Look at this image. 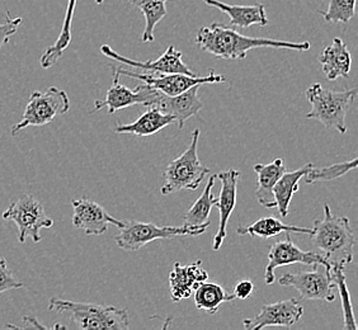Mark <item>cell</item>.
I'll return each mask as SVG.
<instances>
[{
	"instance_id": "33",
	"label": "cell",
	"mask_w": 358,
	"mask_h": 330,
	"mask_svg": "<svg viewBox=\"0 0 358 330\" xmlns=\"http://www.w3.org/2000/svg\"><path fill=\"white\" fill-rule=\"evenodd\" d=\"M22 24V18H9V12L4 23H0V50L6 46L10 37L18 31V27Z\"/></svg>"
},
{
	"instance_id": "12",
	"label": "cell",
	"mask_w": 358,
	"mask_h": 330,
	"mask_svg": "<svg viewBox=\"0 0 358 330\" xmlns=\"http://www.w3.org/2000/svg\"><path fill=\"white\" fill-rule=\"evenodd\" d=\"M268 263L264 271V281L267 285H272L275 281V271L285 266L291 264H323L325 267H331V264L324 258L323 254H319L317 252H305L303 249L294 244L291 239V235L287 233V239L282 241H277L269 249Z\"/></svg>"
},
{
	"instance_id": "16",
	"label": "cell",
	"mask_w": 358,
	"mask_h": 330,
	"mask_svg": "<svg viewBox=\"0 0 358 330\" xmlns=\"http://www.w3.org/2000/svg\"><path fill=\"white\" fill-rule=\"evenodd\" d=\"M241 173L236 169H227L220 172L216 178L221 182L220 196L217 199V208L220 213L219 220V229L215 234L213 249L217 252L220 249L222 243L227 239V222L234 211L235 203H236V189H238V180L241 178Z\"/></svg>"
},
{
	"instance_id": "29",
	"label": "cell",
	"mask_w": 358,
	"mask_h": 330,
	"mask_svg": "<svg viewBox=\"0 0 358 330\" xmlns=\"http://www.w3.org/2000/svg\"><path fill=\"white\" fill-rule=\"evenodd\" d=\"M331 283L337 287L338 294L342 300V310H343V320H345V330H357L356 317L353 314V306L351 303V295L348 291L347 281H345V268L342 267H331Z\"/></svg>"
},
{
	"instance_id": "35",
	"label": "cell",
	"mask_w": 358,
	"mask_h": 330,
	"mask_svg": "<svg viewBox=\"0 0 358 330\" xmlns=\"http://www.w3.org/2000/svg\"><path fill=\"white\" fill-rule=\"evenodd\" d=\"M23 320H24L26 323H28V325H29V327H31V325H35V327H37V328H45L43 325H41V324L37 323V322H36L37 319H35V317H23Z\"/></svg>"
},
{
	"instance_id": "6",
	"label": "cell",
	"mask_w": 358,
	"mask_h": 330,
	"mask_svg": "<svg viewBox=\"0 0 358 330\" xmlns=\"http://www.w3.org/2000/svg\"><path fill=\"white\" fill-rule=\"evenodd\" d=\"M211 222H206L199 227H158L152 222L141 221H124V225L120 227V233L115 238L118 248L127 252H136L148 245L152 241L159 239H172L176 236H200L210 227Z\"/></svg>"
},
{
	"instance_id": "3",
	"label": "cell",
	"mask_w": 358,
	"mask_h": 330,
	"mask_svg": "<svg viewBox=\"0 0 358 330\" xmlns=\"http://www.w3.org/2000/svg\"><path fill=\"white\" fill-rule=\"evenodd\" d=\"M48 310L69 314L78 328L83 330H127L130 317L126 309L92 303H76L51 297Z\"/></svg>"
},
{
	"instance_id": "19",
	"label": "cell",
	"mask_w": 358,
	"mask_h": 330,
	"mask_svg": "<svg viewBox=\"0 0 358 330\" xmlns=\"http://www.w3.org/2000/svg\"><path fill=\"white\" fill-rule=\"evenodd\" d=\"M206 3L208 7L217 8L222 13L227 14L230 18V27L248 28L250 26L264 27L268 24V18L266 14V8L261 3L255 6H233L222 3L220 0H201Z\"/></svg>"
},
{
	"instance_id": "30",
	"label": "cell",
	"mask_w": 358,
	"mask_h": 330,
	"mask_svg": "<svg viewBox=\"0 0 358 330\" xmlns=\"http://www.w3.org/2000/svg\"><path fill=\"white\" fill-rule=\"evenodd\" d=\"M357 168V159H352L343 163L331 164L329 166H311L309 172L303 175L306 185H311L315 182H329L334 179L343 177L347 173L355 171Z\"/></svg>"
},
{
	"instance_id": "8",
	"label": "cell",
	"mask_w": 358,
	"mask_h": 330,
	"mask_svg": "<svg viewBox=\"0 0 358 330\" xmlns=\"http://www.w3.org/2000/svg\"><path fill=\"white\" fill-rule=\"evenodd\" d=\"M3 219L13 221L17 225L20 243H24L28 238L34 243H40L42 229L54 225V220L46 213L41 202L29 193H23L12 202L3 213Z\"/></svg>"
},
{
	"instance_id": "17",
	"label": "cell",
	"mask_w": 358,
	"mask_h": 330,
	"mask_svg": "<svg viewBox=\"0 0 358 330\" xmlns=\"http://www.w3.org/2000/svg\"><path fill=\"white\" fill-rule=\"evenodd\" d=\"M200 88L201 85H194L177 96H166L160 93L154 107L163 113L171 115L176 124H178V129H183L186 121L199 115V112L203 108V102L199 96Z\"/></svg>"
},
{
	"instance_id": "5",
	"label": "cell",
	"mask_w": 358,
	"mask_h": 330,
	"mask_svg": "<svg viewBox=\"0 0 358 330\" xmlns=\"http://www.w3.org/2000/svg\"><path fill=\"white\" fill-rule=\"evenodd\" d=\"M200 134L199 129L193 130L188 149L166 166L163 173L164 186L160 188L163 196H169L179 191H196L210 173V169L202 164L199 158L197 146Z\"/></svg>"
},
{
	"instance_id": "22",
	"label": "cell",
	"mask_w": 358,
	"mask_h": 330,
	"mask_svg": "<svg viewBox=\"0 0 358 330\" xmlns=\"http://www.w3.org/2000/svg\"><path fill=\"white\" fill-rule=\"evenodd\" d=\"M174 122L176 121L171 115L163 113L155 107H149L136 121L127 124H117L113 127V131L116 134H130L138 138H149Z\"/></svg>"
},
{
	"instance_id": "4",
	"label": "cell",
	"mask_w": 358,
	"mask_h": 330,
	"mask_svg": "<svg viewBox=\"0 0 358 330\" xmlns=\"http://www.w3.org/2000/svg\"><path fill=\"white\" fill-rule=\"evenodd\" d=\"M358 90L325 89L322 84L314 82L306 89L305 94L311 104V110L306 113L308 120H317L324 124L325 129H334L339 134L345 135L347 132L345 117L348 110L357 96Z\"/></svg>"
},
{
	"instance_id": "25",
	"label": "cell",
	"mask_w": 358,
	"mask_h": 330,
	"mask_svg": "<svg viewBox=\"0 0 358 330\" xmlns=\"http://www.w3.org/2000/svg\"><path fill=\"white\" fill-rule=\"evenodd\" d=\"M193 292L196 308L210 315L216 314L222 303H233L235 300L233 294H229L227 289L217 283H200Z\"/></svg>"
},
{
	"instance_id": "2",
	"label": "cell",
	"mask_w": 358,
	"mask_h": 330,
	"mask_svg": "<svg viewBox=\"0 0 358 330\" xmlns=\"http://www.w3.org/2000/svg\"><path fill=\"white\" fill-rule=\"evenodd\" d=\"M310 236L314 247L323 253L331 267L345 268L353 261L356 238L350 219L333 215L328 203L324 205L323 219L314 221Z\"/></svg>"
},
{
	"instance_id": "34",
	"label": "cell",
	"mask_w": 358,
	"mask_h": 330,
	"mask_svg": "<svg viewBox=\"0 0 358 330\" xmlns=\"http://www.w3.org/2000/svg\"><path fill=\"white\" fill-rule=\"evenodd\" d=\"M253 291H255V283L252 282L250 280H243L241 282L235 285L233 295L238 300H247L253 294Z\"/></svg>"
},
{
	"instance_id": "28",
	"label": "cell",
	"mask_w": 358,
	"mask_h": 330,
	"mask_svg": "<svg viewBox=\"0 0 358 330\" xmlns=\"http://www.w3.org/2000/svg\"><path fill=\"white\" fill-rule=\"evenodd\" d=\"M129 1L134 7H138L144 14L145 29L141 36V41L145 43L154 41L155 27L166 15L168 0H129Z\"/></svg>"
},
{
	"instance_id": "15",
	"label": "cell",
	"mask_w": 358,
	"mask_h": 330,
	"mask_svg": "<svg viewBox=\"0 0 358 330\" xmlns=\"http://www.w3.org/2000/svg\"><path fill=\"white\" fill-rule=\"evenodd\" d=\"M101 52L106 57H110L112 60L118 62L120 64H124L127 66L143 69L145 71H150V73H157V74L182 73V74H187V76H196L192 70L189 69L182 60L183 54L178 50H176L174 46H169L166 48V52L157 60H149V62H138V60H131L126 56H121L115 50H112L108 45H102Z\"/></svg>"
},
{
	"instance_id": "21",
	"label": "cell",
	"mask_w": 358,
	"mask_h": 330,
	"mask_svg": "<svg viewBox=\"0 0 358 330\" xmlns=\"http://www.w3.org/2000/svg\"><path fill=\"white\" fill-rule=\"evenodd\" d=\"M287 171L283 159L277 158L269 164H255V172L257 173V189L255 196L261 206L268 210L275 208L273 197V187L277 180Z\"/></svg>"
},
{
	"instance_id": "1",
	"label": "cell",
	"mask_w": 358,
	"mask_h": 330,
	"mask_svg": "<svg viewBox=\"0 0 358 330\" xmlns=\"http://www.w3.org/2000/svg\"><path fill=\"white\" fill-rule=\"evenodd\" d=\"M197 46L215 56L225 60H243L247 52L255 48H285L295 51H309L310 42H289L272 40V38H253L241 35L236 28L213 23L201 27L196 34Z\"/></svg>"
},
{
	"instance_id": "14",
	"label": "cell",
	"mask_w": 358,
	"mask_h": 330,
	"mask_svg": "<svg viewBox=\"0 0 358 330\" xmlns=\"http://www.w3.org/2000/svg\"><path fill=\"white\" fill-rule=\"evenodd\" d=\"M71 206L74 210L73 225L76 229L84 230V233L90 236L103 235L107 233L110 225H115L118 229L124 225V221L115 219L103 206L98 205L94 201L88 199L71 200Z\"/></svg>"
},
{
	"instance_id": "31",
	"label": "cell",
	"mask_w": 358,
	"mask_h": 330,
	"mask_svg": "<svg viewBox=\"0 0 358 330\" xmlns=\"http://www.w3.org/2000/svg\"><path fill=\"white\" fill-rule=\"evenodd\" d=\"M356 0H331L327 10H319L329 23H348L355 15Z\"/></svg>"
},
{
	"instance_id": "36",
	"label": "cell",
	"mask_w": 358,
	"mask_h": 330,
	"mask_svg": "<svg viewBox=\"0 0 358 330\" xmlns=\"http://www.w3.org/2000/svg\"><path fill=\"white\" fill-rule=\"evenodd\" d=\"M103 3V0H96V6H101Z\"/></svg>"
},
{
	"instance_id": "13",
	"label": "cell",
	"mask_w": 358,
	"mask_h": 330,
	"mask_svg": "<svg viewBox=\"0 0 358 330\" xmlns=\"http://www.w3.org/2000/svg\"><path fill=\"white\" fill-rule=\"evenodd\" d=\"M303 315V308L296 299L283 300L278 303L263 305L261 311L255 317L243 322L244 329L259 330L267 327H285L291 328Z\"/></svg>"
},
{
	"instance_id": "18",
	"label": "cell",
	"mask_w": 358,
	"mask_h": 330,
	"mask_svg": "<svg viewBox=\"0 0 358 330\" xmlns=\"http://www.w3.org/2000/svg\"><path fill=\"white\" fill-rule=\"evenodd\" d=\"M201 261L187 266H182L179 261L174 263L173 271L169 275L171 296L174 303L187 300L200 283L206 282L208 280V273L206 269L201 267Z\"/></svg>"
},
{
	"instance_id": "26",
	"label": "cell",
	"mask_w": 358,
	"mask_h": 330,
	"mask_svg": "<svg viewBox=\"0 0 358 330\" xmlns=\"http://www.w3.org/2000/svg\"><path fill=\"white\" fill-rule=\"evenodd\" d=\"M76 1L78 0H68V7L62 22L60 35L57 37L55 43L51 48H48L40 59L42 69H50L51 66H54L56 62L60 60L64 51L69 48L71 43V24H73V17L76 12Z\"/></svg>"
},
{
	"instance_id": "20",
	"label": "cell",
	"mask_w": 358,
	"mask_h": 330,
	"mask_svg": "<svg viewBox=\"0 0 358 330\" xmlns=\"http://www.w3.org/2000/svg\"><path fill=\"white\" fill-rule=\"evenodd\" d=\"M319 62L328 80L333 82L338 78H347L351 71V52L345 41L336 37L329 46L324 48Z\"/></svg>"
},
{
	"instance_id": "24",
	"label": "cell",
	"mask_w": 358,
	"mask_h": 330,
	"mask_svg": "<svg viewBox=\"0 0 358 330\" xmlns=\"http://www.w3.org/2000/svg\"><path fill=\"white\" fill-rule=\"evenodd\" d=\"M313 164L308 163L301 168H299L294 172L283 173L280 179L277 180L275 187H273V197L275 201V208L281 217H287L289 216V208L291 201L294 199L295 193L299 191V183L303 178V175L309 172Z\"/></svg>"
},
{
	"instance_id": "9",
	"label": "cell",
	"mask_w": 358,
	"mask_h": 330,
	"mask_svg": "<svg viewBox=\"0 0 358 330\" xmlns=\"http://www.w3.org/2000/svg\"><path fill=\"white\" fill-rule=\"evenodd\" d=\"M331 267L323 264H313L311 271H300L296 273H285L278 278V283L285 287H294L300 294L301 300H322L333 303L336 295L333 292L331 277Z\"/></svg>"
},
{
	"instance_id": "23",
	"label": "cell",
	"mask_w": 358,
	"mask_h": 330,
	"mask_svg": "<svg viewBox=\"0 0 358 330\" xmlns=\"http://www.w3.org/2000/svg\"><path fill=\"white\" fill-rule=\"evenodd\" d=\"M282 233H297V234H313V229L310 227H299L295 225H287L283 224L282 221L277 219L275 216L262 217L255 221L249 227L239 225L236 227V234L241 236H252V238H259V239H271L277 235Z\"/></svg>"
},
{
	"instance_id": "27",
	"label": "cell",
	"mask_w": 358,
	"mask_h": 330,
	"mask_svg": "<svg viewBox=\"0 0 358 330\" xmlns=\"http://www.w3.org/2000/svg\"><path fill=\"white\" fill-rule=\"evenodd\" d=\"M216 175H213L208 178L206 187L203 192L201 194L197 201L193 203L191 208L185 213L183 216V224L189 225V227H199L203 225L208 221V216L213 210V207L217 206V199L215 197L213 193V188L215 186Z\"/></svg>"
},
{
	"instance_id": "7",
	"label": "cell",
	"mask_w": 358,
	"mask_h": 330,
	"mask_svg": "<svg viewBox=\"0 0 358 330\" xmlns=\"http://www.w3.org/2000/svg\"><path fill=\"white\" fill-rule=\"evenodd\" d=\"M70 110V99L65 90L50 87L46 92H34L28 99L23 118L10 129L15 136L27 127H38L51 124L56 117L66 115Z\"/></svg>"
},
{
	"instance_id": "32",
	"label": "cell",
	"mask_w": 358,
	"mask_h": 330,
	"mask_svg": "<svg viewBox=\"0 0 358 330\" xmlns=\"http://www.w3.org/2000/svg\"><path fill=\"white\" fill-rule=\"evenodd\" d=\"M24 283L20 281L13 271L8 267L7 259L0 258V294L7 292L9 289H21Z\"/></svg>"
},
{
	"instance_id": "11",
	"label": "cell",
	"mask_w": 358,
	"mask_h": 330,
	"mask_svg": "<svg viewBox=\"0 0 358 330\" xmlns=\"http://www.w3.org/2000/svg\"><path fill=\"white\" fill-rule=\"evenodd\" d=\"M116 68V66H115ZM120 76H129L132 79H138L140 82L150 85L154 89L159 90L166 96H177L183 92L192 88L194 85H205V84H214V82H227L225 76H217L214 70L210 71L207 76H187L182 73H172V74H138L132 73L129 70L116 68Z\"/></svg>"
},
{
	"instance_id": "10",
	"label": "cell",
	"mask_w": 358,
	"mask_h": 330,
	"mask_svg": "<svg viewBox=\"0 0 358 330\" xmlns=\"http://www.w3.org/2000/svg\"><path fill=\"white\" fill-rule=\"evenodd\" d=\"M113 70V82L110 87V89L107 90L106 98L102 101H96L94 102V108L92 112L103 110L107 108L108 113H115L120 110H124L127 107H131L135 104H141L145 107H154L155 102L158 101L160 92L152 88L148 84H140L136 87V89H130L124 84L120 82V73L117 69L110 65Z\"/></svg>"
}]
</instances>
